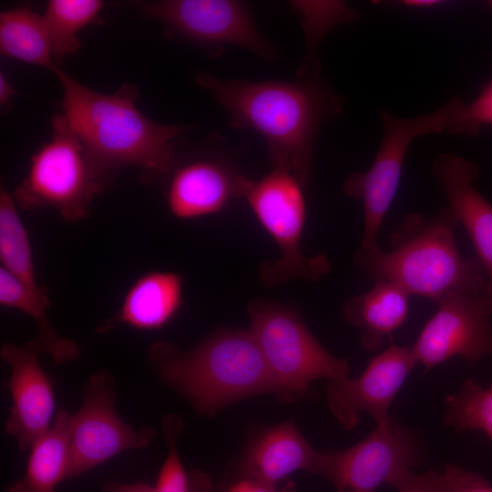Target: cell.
Segmentation results:
<instances>
[{"mask_svg":"<svg viewBox=\"0 0 492 492\" xmlns=\"http://www.w3.org/2000/svg\"><path fill=\"white\" fill-rule=\"evenodd\" d=\"M18 95L16 89L6 77L3 71H0V107L2 112H6L12 106V100Z\"/></svg>","mask_w":492,"mask_h":492,"instance_id":"cell-31","label":"cell"},{"mask_svg":"<svg viewBox=\"0 0 492 492\" xmlns=\"http://www.w3.org/2000/svg\"><path fill=\"white\" fill-rule=\"evenodd\" d=\"M479 172L477 164L450 152L438 155L433 164L447 207L466 231L485 273L482 292L492 297V204L475 187Z\"/></svg>","mask_w":492,"mask_h":492,"instance_id":"cell-16","label":"cell"},{"mask_svg":"<svg viewBox=\"0 0 492 492\" xmlns=\"http://www.w3.org/2000/svg\"><path fill=\"white\" fill-rule=\"evenodd\" d=\"M39 354L26 343H5L2 361L10 368L8 389L12 399L5 432L21 451H30L55 420L56 398L50 379L41 366Z\"/></svg>","mask_w":492,"mask_h":492,"instance_id":"cell-14","label":"cell"},{"mask_svg":"<svg viewBox=\"0 0 492 492\" xmlns=\"http://www.w3.org/2000/svg\"><path fill=\"white\" fill-rule=\"evenodd\" d=\"M149 18L164 24L171 36L210 51L225 46L246 48L265 59L272 46L259 32L246 4L232 0H160L142 3Z\"/></svg>","mask_w":492,"mask_h":492,"instance_id":"cell-10","label":"cell"},{"mask_svg":"<svg viewBox=\"0 0 492 492\" xmlns=\"http://www.w3.org/2000/svg\"><path fill=\"white\" fill-rule=\"evenodd\" d=\"M410 294L385 279H377L368 292L355 295L343 304L345 321L361 330V346L379 349L385 339L406 319Z\"/></svg>","mask_w":492,"mask_h":492,"instance_id":"cell-19","label":"cell"},{"mask_svg":"<svg viewBox=\"0 0 492 492\" xmlns=\"http://www.w3.org/2000/svg\"><path fill=\"white\" fill-rule=\"evenodd\" d=\"M457 224L447 206L429 220L408 214L392 232L390 251H358L354 262L375 280H388L410 295L435 302L451 291L479 293L486 276L476 257L460 254L455 239Z\"/></svg>","mask_w":492,"mask_h":492,"instance_id":"cell-4","label":"cell"},{"mask_svg":"<svg viewBox=\"0 0 492 492\" xmlns=\"http://www.w3.org/2000/svg\"><path fill=\"white\" fill-rule=\"evenodd\" d=\"M149 364L167 385L200 415L261 394L279 395L276 380L251 332L220 330L183 351L166 341L154 343Z\"/></svg>","mask_w":492,"mask_h":492,"instance_id":"cell-3","label":"cell"},{"mask_svg":"<svg viewBox=\"0 0 492 492\" xmlns=\"http://www.w3.org/2000/svg\"><path fill=\"white\" fill-rule=\"evenodd\" d=\"M425 452L419 433L389 415L351 447L325 451L322 477L337 492H374L400 470L422 462Z\"/></svg>","mask_w":492,"mask_h":492,"instance_id":"cell-11","label":"cell"},{"mask_svg":"<svg viewBox=\"0 0 492 492\" xmlns=\"http://www.w3.org/2000/svg\"><path fill=\"white\" fill-rule=\"evenodd\" d=\"M195 79L227 111L234 128L264 139L273 168L287 169L303 187L308 184L319 128L343 108V98L319 73L297 81L226 79L207 72Z\"/></svg>","mask_w":492,"mask_h":492,"instance_id":"cell-1","label":"cell"},{"mask_svg":"<svg viewBox=\"0 0 492 492\" xmlns=\"http://www.w3.org/2000/svg\"><path fill=\"white\" fill-rule=\"evenodd\" d=\"M250 329L279 388L278 397H302L312 383L348 376V362L329 353L301 315L278 302L253 299L248 304Z\"/></svg>","mask_w":492,"mask_h":492,"instance_id":"cell-6","label":"cell"},{"mask_svg":"<svg viewBox=\"0 0 492 492\" xmlns=\"http://www.w3.org/2000/svg\"><path fill=\"white\" fill-rule=\"evenodd\" d=\"M472 471L447 464L443 471L415 473L410 468L397 472L389 482L397 492H456Z\"/></svg>","mask_w":492,"mask_h":492,"instance_id":"cell-27","label":"cell"},{"mask_svg":"<svg viewBox=\"0 0 492 492\" xmlns=\"http://www.w3.org/2000/svg\"><path fill=\"white\" fill-rule=\"evenodd\" d=\"M453 101L436 110L413 118H397L380 112L383 139L369 169L354 172L345 180L346 195L361 200L364 231L360 250H381L378 234L399 186L404 160L412 141L424 135L449 133Z\"/></svg>","mask_w":492,"mask_h":492,"instance_id":"cell-8","label":"cell"},{"mask_svg":"<svg viewBox=\"0 0 492 492\" xmlns=\"http://www.w3.org/2000/svg\"><path fill=\"white\" fill-rule=\"evenodd\" d=\"M183 429L180 417L167 415L162 430L168 446V455L161 466L153 492H214L210 477L199 469L187 470L178 449V437Z\"/></svg>","mask_w":492,"mask_h":492,"instance_id":"cell-24","label":"cell"},{"mask_svg":"<svg viewBox=\"0 0 492 492\" xmlns=\"http://www.w3.org/2000/svg\"><path fill=\"white\" fill-rule=\"evenodd\" d=\"M487 125H492V78L472 101L453 98L449 134L474 136Z\"/></svg>","mask_w":492,"mask_h":492,"instance_id":"cell-28","label":"cell"},{"mask_svg":"<svg viewBox=\"0 0 492 492\" xmlns=\"http://www.w3.org/2000/svg\"><path fill=\"white\" fill-rule=\"evenodd\" d=\"M444 425L457 431L481 430L492 439V386L466 379L446 398Z\"/></svg>","mask_w":492,"mask_h":492,"instance_id":"cell-25","label":"cell"},{"mask_svg":"<svg viewBox=\"0 0 492 492\" xmlns=\"http://www.w3.org/2000/svg\"><path fill=\"white\" fill-rule=\"evenodd\" d=\"M437 310L411 346L425 371L455 357L475 364L492 357V297L456 290L443 295Z\"/></svg>","mask_w":492,"mask_h":492,"instance_id":"cell-12","label":"cell"},{"mask_svg":"<svg viewBox=\"0 0 492 492\" xmlns=\"http://www.w3.org/2000/svg\"><path fill=\"white\" fill-rule=\"evenodd\" d=\"M183 302V279L178 272H149L127 291L117 313L97 328L104 333L117 325L155 331L168 324Z\"/></svg>","mask_w":492,"mask_h":492,"instance_id":"cell-18","label":"cell"},{"mask_svg":"<svg viewBox=\"0 0 492 492\" xmlns=\"http://www.w3.org/2000/svg\"><path fill=\"white\" fill-rule=\"evenodd\" d=\"M403 3L404 5L407 6L421 8V7H433L443 2L437 1V0H408V1H404Z\"/></svg>","mask_w":492,"mask_h":492,"instance_id":"cell-33","label":"cell"},{"mask_svg":"<svg viewBox=\"0 0 492 492\" xmlns=\"http://www.w3.org/2000/svg\"><path fill=\"white\" fill-rule=\"evenodd\" d=\"M456 492H492V486L481 475L472 471Z\"/></svg>","mask_w":492,"mask_h":492,"instance_id":"cell-32","label":"cell"},{"mask_svg":"<svg viewBox=\"0 0 492 492\" xmlns=\"http://www.w3.org/2000/svg\"><path fill=\"white\" fill-rule=\"evenodd\" d=\"M490 6L492 7V1L489 2Z\"/></svg>","mask_w":492,"mask_h":492,"instance_id":"cell-34","label":"cell"},{"mask_svg":"<svg viewBox=\"0 0 492 492\" xmlns=\"http://www.w3.org/2000/svg\"><path fill=\"white\" fill-rule=\"evenodd\" d=\"M166 206L179 220H195L223 210L241 198L245 176L228 162L206 154L178 158L167 175Z\"/></svg>","mask_w":492,"mask_h":492,"instance_id":"cell-15","label":"cell"},{"mask_svg":"<svg viewBox=\"0 0 492 492\" xmlns=\"http://www.w3.org/2000/svg\"><path fill=\"white\" fill-rule=\"evenodd\" d=\"M225 492H284L278 490L276 486L265 484L263 482L242 477L232 483Z\"/></svg>","mask_w":492,"mask_h":492,"instance_id":"cell-29","label":"cell"},{"mask_svg":"<svg viewBox=\"0 0 492 492\" xmlns=\"http://www.w3.org/2000/svg\"><path fill=\"white\" fill-rule=\"evenodd\" d=\"M50 138L31 156L27 173L12 195L27 210L51 208L67 222L89 214L91 202L111 182L60 112Z\"/></svg>","mask_w":492,"mask_h":492,"instance_id":"cell-5","label":"cell"},{"mask_svg":"<svg viewBox=\"0 0 492 492\" xmlns=\"http://www.w3.org/2000/svg\"><path fill=\"white\" fill-rule=\"evenodd\" d=\"M302 189L289 169L280 167L260 179L244 178L241 198L281 251L277 261L260 267L261 280L268 287L294 279L316 282L331 271L324 253L305 256L301 251L306 218Z\"/></svg>","mask_w":492,"mask_h":492,"instance_id":"cell-7","label":"cell"},{"mask_svg":"<svg viewBox=\"0 0 492 492\" xmlns=\"http://www.w3.org/2000/svg\"><path fill=\"white\" fill-rule=\"evenodd\" d=\"M0 304L28 314L37 327L36 335L26 344L37 354L48 355L56 364H64L79 357V344L62 336L52 325L47 315L50 306L48 293H41L21 282L1 266Z\"/></svg>","mask_w":492,"mask_h":492,"instance_id":"cell-20","label":"cell"},{"mask_svg":"<svg viewBox=\"0 0 492 492\" xmlns=\"http://www.w3.org/2000/svg\"><path fill=\"white\" fill-rule=\"evenodd\" d=\"M114 379L107 370L97 371L87 382L81 405L69 414L67 434L69 449L67 478L76 477L129 450L152 442L151 426L134 429L116 410Z\"/></svg>","mask_w":492,"mask_h":492,"instance_id":"cell-9","label":"cell"},{"mask_svg":"<svg viewBox=\"0 0 492 492\" xmlns=\"http://www.w3.org/2000/svg\"><path fill=\"white\" fill-rule=\"evenodd\" d=\"M104 5L100 0L48 1L43 16L56 61L78 51V32L97 18Z\"/></svg>","mask_w":492,"mask_h":492,"instance_id":"cell-23","label":"cell"},{"mask_svg":"<svg viewBox=\"0 0 492 492\" xmlns=\"http://www.w3.org/2000/svg\"><path fill=\"white\" fill-rule=\"evenodd\" d=\"M68 415L64 410L57 411L50 430L30 449L25 475L4 492H56L57 485L67 478Z\"/></svg>","mask_w":492,"mask_h":492,"instance_id":"cell-21","label":"cell"},{"mask_svg":"<svg viewBox=\"0 0 492 492\" xmlns=\"http://www.w3.org/2000/svg\"><path fill=\"white\" fill-rule=\"evenodd\" d=\"M301 20L309 43V54L316 50L326 32L341 23L353 21L356 13L341 2H292ZM311 55L307 59L311 58Z\"/></svg>","mask_w":492,"mask_h":492,"instance_id":"cell-26","label":"cell"},{"mask_svg":"<svg viewBox=\"0 0 492 492\" xmlns=\"http://www.w3.org/2000/svg\"><path fill=\"white\" fill-rule=\"evenodd\" d=\"M324 452L315 450L292 420L262 431L247 447L241 477L276 486L296 471L322 475Z\"/></svg>","mask_w":492,"mask_h":492,"instance_id":"cell-17","label":"cell"},{"mask_svg":"<svg viewBox=\"0 0 492 492\" xmlns=\"http://www.w3.org/2000/svg\"><path fill=\"white\" fill-rule=\"evenodd\" d=\"M416 364L411 347L391 343L358 377L329 381L327 404L331 412L346 430L358 425L363 412L376 424L384 423L397 393Z\"/></svg>","mask_w":492,"mask_h":492,"instance_id":"cell-13","label":"cell"},{"mask_svg":"<svg viewBox=\"0 0 492 492\" xmlns=\"http://www.w3.org/2000/svg\"><path fill=\"white\" fill-rule=\"evenodd\" d=\"M103 492H153V487L144 482L122 483L116 480H106L102 484Z\"/></svg>","mask_w":492,"mask_h":492,"instance_id":"cell-30","label":"cell"},{"mask_svg":"<svg viewBox=\"0 0 492 492\" xmlns=\"http://www.w3.org/2000/svg\"><path fill=\"white\" fill-rule=\"evenodd\" d=\"M0 52L5 56L51 71L58 67L44 16L26 5L1 12Z\"/></svg>","mask_w":492,"mask_h":492,"instance_id":"cell-22","label":"cell"},{"mask_svg":"<svg viewBox=\"0 0 492 492\" xmlns=\"http://www.w3.org/2000/svg\"><path fill=\"white\" fill-rule=\"evenodd\" d=\"M53 73L62 87L58 106L97 164L113 179L123 167H138L148 179L167 177L179 155L175 142L190 129L158 123L138 108V88L122 85L105 94L87 87L59 67Z\"/></svg>","mask_w":492,"mask_h":492,"instance_id":"cell-2","label":"cell"}]
</instances>
